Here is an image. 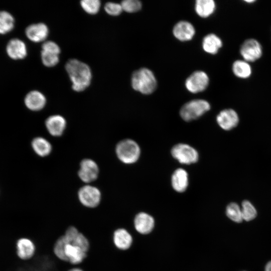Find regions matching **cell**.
Listing matches in <instances>:
<instances>
[{
    "label": "cell",
    "mask_w": 271,
    "mask_h": 271,
    "mask_svg": "<svg viewBox=\"0 0 271 271\" xmlns=\"http://www.w3.org/2000/svg\"><path fill=\"white\" fill-rule=\"evenodd\" d=\"M65 69L75 91H83L90 85L92 72L90 67L85 63L71 59L66 62Z\"/></svg>",
    "instance_id": "obj_1"
},
{
    "label": "cell",
    "mask_w": 271,
    "mask_h": 271,
    "mask_svg": "<svg viewBox=\"0 0 271 271\" xmlns=\"http://www.w3.org/2000/svg\"><path fill=\"white\" fill-rule=\"evenodd\" d=\"M227 216L232 221L239 223L242 220L241 210L235 203H230L226 207Z\"/></svg>",
    "instance_id": "obj_27"
},
{
    "label": "cell",
    "mask_w": 271,
    "mask_h": 271,
    "mask_svg": "<svg viewBox=\"0 0 271 271\" xmlns=\"http://www.w3.org/2000/svg\"><path fill=\"white\" fill-rule=\"evenodd\" d=\"M25 34L30 41L39 43L46 39L49 34V29L47 26L43 23L33 24L26 28Z\"/></svg>",
    "instance_id": "obj_13"
},
{
    "label": "cell",
    "mask_w": 271,
    "mask_h": 271,
    "mask_svg": "<svg viewBox=\"0 0 271 271\" xmlns=\"http://www.w3.org/2000/svg\"><path fill=\"white\" fill-rule=\"evenodd\" d=\"M172 156L180 163L191 164L196 163L199 158L197 151L191 146L185 144H178L171 150Z\"/></svg>",
    "instance_id": "obj_7"
},
{
    "label": "cell",
    "mask_w": 271,
    "mask_h": 271,
    "mask_svg": "<svg viewBox=\"0 0 271 271\" xmlns=\"http://www.w3.org/2000/svg\"><path fill=\"white\" fill-rule=\"evenodd\" d=\"M46 101L45 96L38 90L30 91L24 98V103L27 108L34 111L42 109Z\"/></svg>",
    "instance_id": "obj_17"
},
{
    "label": "cell",
    "mask_w": 271,
    "mask_h": 271,
    "mask_svg": "<svg viewBox=\"0 0 271 271\" xmlns=\"http://www.w3.org/2000/svg\"><path fill=\"white\" fill-rule=\"evenodd\" d=\"M115 152L121 162L126 164H131L138 161L141 151L139 146L135 141L125 139L117 144Z\"/></svg>",
    "instance_id": "obj_3"
},
{
    "label": "cell",
    "mask_w": 271,
    "mask_h": 271,
    "mask_svg": "<svg viewBox=\"0 0 271 271\" xmlns=\"http://www.w3.org/2000/svg\"><path fill=\"white\" fill-rule=\"evenodd\" d=\"M42 51L58 55H59L61 52V49L59 45L52 41H45L42 45Z\"/></svg>",
    "instance_id": "obj_33"
},
{
    "label": "cell",
    "mask_w": 271,
    "mask_h": 271,
    "mask_svg": "<svg viewBox=\"0 0 271 271\" xmlns=\"http://www.w3.org/2000/svg\"><path fill=\"white\" fill-rule=\"evenodd\" d=\"M174 36L179 40L187 41L191 40L195 34L194 26L190 23L181 21L177 23L173 29Z\"/></svg>",
    "instance_id": "obj_18"
},
{
    "label": "cell",
    "mask_w": 271,
    "mask_h": 271,
    "mask_svg": "<svg viewBox=\"0 0 271 271\" xmlns=\"http://www.w3.org/2000/svg\"><path fill=\"white\" fill-rule=\"evenodd\" d=\"M67 271H85L81 267L79 266H71Z\"/></svg>",
    "instance_id": "obj_34"
},
{
    "label": "cell",
    "mask_w": 271,
    "mask_h": 271,
    "mask_svg": "<svg viewBox=\"0 0 271 271\" xmlns=\"http://www.w3.org/2000/svg\"><path fill=\"white\" fill-rule=\"evenodd\" d=\"M246 2L247 3H252L254 2V1H246Z\"/></svg>",
    "instance_id": "obj_36"
},
{
    "label": "cell",
    "mask_w": 271,
    "mask_h": 271,
    "mask_svg": "<svg viewBox=\"0 0 271 271\" xmlns=\"http://www.w3.org/2000/svg\"><path fill=\"white\" fill-rule=\"evenodd\" d=\"M215 8V3L213 0H197L195 2V11L202 18H207L212 15Z\"/></svg>",
    "instance_id": "obj_23"
},
{
    "label": "cell",
    "mask_w": 271,
    "mask_h": 271,
    "mask_svg": "<svg viewBox=\"0 0 271 271\" xmlns=\"http://www.w3.org/2000/svg\"><path fill=\"white\" fill-rule=\"evenodd\" d=\"M154 218L148 214L140 212L137 214L133 220L135 229L141 234L150 233L154 227Z\"/></svg>",
    "instance_id": "obj_19"
},
{
    "label": "cell",
    "mask_w": 271,
    "mask_h": 271,
    "mask_svg": "<svg viewBox=\"0 0 271 271\" xmlns=\"http://www.w3.org/2000/svg\"><path fill=\"white\" fill-rule=\"evenodd\" d=\"M120 5L122 10L127 13H135L142 8V3L138 0H124Z\"/></svg>",
    "instance_id": "obj_31"
},
{
    "label": "cell",
    "mask_w": 271,
    "mask_h": 271,
    "mask_svg": "<svg viewBox=\"0 0 271 271\" xmlns=\"http://www.w3.org/2000/svg\"><path fill=\"white\" fill-rule=\"evenodd\" d=\"M222 46L221 40L215 34H209L203 38L202 47L206 53L215 54Z\"/></svg>",
    "instance_id": "obj_21"
},
{
    "label": "cell",
    "mask_w": 271,
    "mask_h": 271,
    "mask_svg": "<svg viewBox=\"0 0 271 271\" xmlns=\"http://www.w3.org/2000/svg\"><path fill=\"white\" fill-rule=\"evenodd\" d=\"M104 9L107 14L112 16H118L123 11L120 4L114 2L106 3Z\"/></svg>",
    "instance_id": "obj_32"
},
{
    "label": "cell",
    "mask_w": 271,
    "mask_h": 271,
    "mask_svg": "<svg viewBox=\"0 0 271 271\" xmlns=\"http://www.w3.org/2000/svg\"><path fill=\"white\" fill-rule=\"evenodd\" d=\"M216 121L218 125L225 130H230L238 123L239 118L237 113L232 109H225L217 115Z\"/></svg>",
    "instance_id": "obj_14"
},
{
    "label": "cell",
    "mask_w": 271,
    "mask_h": 271,
    "mask_svg": "<svg viewBox=\"0 0 271 271\" xmlns=\"http://www.w3.org/2000/svg\"><path fill=\"white\" fill-rule=\"evenodd\" d=\"M99 173L97 164L90 159L83 160L80 164L78 176L80 179L86 183H89L95 181Z\"/></svg>",
    "instance_id": "obj_11"
},
{
    "label": "cell",
    "mask_w": 271,
    "mask_h": 271,
    "mask_svg": "<svg viewBox=\"0 0 271 271\" xmlns=\"http://www.w3.org/2000/svg\"><path fill=\"white\" fill-rule=\"evenodd\" d=\"M210 109V104L203 99H194L184 104L180 111L183 119L186 121L197 119Z\"/></svg>",
    "instance_id": "obj_6"
},
{
    "label": "cell",
    "mask_w": 271,
    "mask_h": 271,
    "mask_svg": "<svg viewBox=\"0 0 271 271\" xmlns=\"http://www.w3.org/2000/svg\"><path fill=\"white\" fill-rule=\"evenodd\" d=\"M241 210L242 218L246 221L253 219L256 216V211L252 204L247 200H244L242 203Z\"/></svg>",
    "instance_id": "obj_29"
},
{
    "label": "cell",
    "mask_w": 271,
    "mask_h": 271,
    "mask_svg": "<svg viewBox=\"0 0 271 271\" xmlns=\"http://www.w3.org/2000/svg\"><path fill=\"white\" fill-rule=\"evenodd\" d=\"M265 271H271V261L269 262L266 265Z\"/></svg>",
    "instance_id": "obj_35"
},
{
    "label": "cell",
    "mask_w": 271,
    "mask_h": 271,
    "mask_svg": "<svg viewBox=\"0 0 271 271\" xmlns=\"http://www.w3.org/2000/svg\"><path fill=\"white\" fill-rule=\"evenodd\" d=\"M15 253L17 258L23 262L33 259L37 253V247L35 241L26 236H19L14 243Z\"/></svg>",
    "instance_id": "obj_4"
},
{
    "label": "cell",
    "mask_w": 271,
    "mask_h": 271,
    "mask_svg": "<svg viewBox=\"0 0 271 271\" xmlns=\"http://www.w3.org/2000/svg\"><path fill=\"white\" fill-rule=\"evenodd\" d=\"M131 84L134 90L144 94L152 93L157 86L154 73L147 68H140L132 73Z\"/></svg>",
    "instance_id": "obj_2"
},
{
    "label": "cell",
    "mask_w": 271,
    "mask_h": 271,
    "mask_svg": "<svg viewBox=\"0 0 271 271\" xmlns=\"http://www.w3.org/2000/svg\"><path fill=\"white\" fill-rule=\"evenodd\" d=\"M232 71L235 76L241 78H246L251 73L250 66L243 60L235 61L232 65Z\"/></svg>",
    "instance_id": "obj_25"
},
{
    "label": "cell",
    "mask_w": 271,
    "mask_h": 271,
    "mask_svg": "<svg viewBox=\"0 0 271 271\" xmlns=\"http://www.w3.org/2000/svg\"><path fill=\"white\" fill-rule=\"evenodd\" d=\"M112 240L116 249L125 251L131 247L133 242V238L127 229L125 227H118L113 231Z\"/></svg>",
    "instance_id": "obj_10"
},
{
    "label": "cell",
    "mask_w": 271,
    "mask_h": 271,
    "mask_svg": "<svg viewBox=\"0 0 271 271\" xmlns=\"http://www.w3.org/2000/svg\"><path fill=\"white\" fill-rule=\"evenodd\" d=\"M15 19L8 12L0 11V34L10 32L14 28Z\"/></svg>",
    "instance_id": "obj_24"
},
{
    "label": "cell",
    "mask_w": 271,
    "mask_h": 271,
    "mask_svg": "<svg viewBox=\"0 0 271 271\" xmlns=\"http://www.w3.org/2000/svg\"><path fill=\"white\" fill-rule=\"evenodd\" d=\"M240 54L246 62H253L258 59L262 55L261 47L254 39L245 41L240 48Z\"/></svg>",
    "instance_id": "obj_12"
},
{
    "label": "cell",
    "mask_w": 271,
    "mask_h": 271,
    "mask_svg": "<svg viewBox=\"0 0 271 271\" xmlns=\"http://www.w3.org/2000/svg\"><path fill=\"white\" fill-rule=\"evenodd\" d=\"M80 6L86 13L94 15L99 12L101 2L99 0H82L80 1Z\"/></svg>",
    "instance_id": "obj_28"
},
{
    "label": "cell",
    "mask_w": 271,
    "mask_h": 271,
    "mask_svg": "<svg viewBox=\"0 0 271 271\" xmlns=\"http://www.w3.org/2000/svg\"><path fill=\"white\" fill-rule=\"evenodd\" d=\"M64 252L67 262L72 266H80L85 260L88 254L87 252L78 245L67 241Z\"/></svg>",
    "instance_id": "obj_9"
},
{
    "label": "cell",
    "mask_w": 271,
    "mask_h": 271,
    "mask_svg": "<svg viewBox=\"0 0 271 271\" xmlns=\"http://www.w3.org/2000/svg\"><path fill=\"white\" fill-rule=\"evenodd\" d=\"M8 55L13 60H21L27 55V48L21 40L14 38L10 40L6 46Z\"/></svg>",
    "instance_id": "obj_15"
},
{
    "label": "cell",
    "mask_w": 271,
    "mask_h": 271,
    "mask_svg": "<svg viewBox=\"0 0 271 271\" xmlns=\"http://www.w3.org/2000/svg\"><path fill=\"white\" fill-rule=\"evenodd\" d=\"M77 199L80 204L88 209L98 208L102 201V194L97 188L86 185L81 187L77 193Z\"/></svg>",
    "instance_id": "obj_5"
},
{
    "label": "cell",
    "mask_w": 271,
    "mask_h": 271,
    "mask_svg": "<svg viewBox=\"0 0 271 271\" xmlns=\"http://www.w3.org/2000/svg\"><path fill=\"white\" fill-rule=\"evenodd\" d=\"M171 183L173 189L178 192H184L188 185L187 172L183 169L178 168L172 175Z\"/></svg>",
    "instance_id": "obj_20"
},
{
    "label": "cell",
    "mask_w": 271,
    "mask_h": 271,
    "mask_svg": "<svg viewBox=\"0 0 271 271\" xmlns=\"http://www.w3.org/2000/svg\"><path fill=\"white\" fill-rule=\"evenodd\" d=\"M66 240L62 235L60 236L55 242L53 252L55 256L59 260L67 262L66 257L65 255L64 248Z\"/></svg>",
    "instance_id": "obj_26"
},
{
    "label": "cell",
    "mask_w": 271,
    "mask_h": 271,
    "mask_svg": "<svg viewBox=\"0 0 271 271\" xmlns=\"http://www.w3.org/2000/svg\"><path fill=\"white\" fill-rule=\"evenodd\" d=\"M41 57L43 65L48 67H54L59 62V55L53 53L41 51Z\"/></svg>",
    "instance_id": "obj_30"
},
{
    "label": "cell",
    "mask_w": 271,
    "mask_h": 271,
    "mask_svg": "<svg viewBox=\"0 0 271 271\" xmlns=\"http://www.w3.org/2000/svg\"><path fill=\"white\" fill-rule=\"evenodd\" d=\"M209 81V77L205 72L196 71L187 78L185 85L189 92L196 93L206 89L208 85Z\"/></svg>",
    "instance_id": "obj_8"
},
{
    "label": "cell",
    "mask_w": 271,
    "mask_h": 271,
    "mask_svg": "<svg viewBox=\"0 0 271 271\" xmlns=\"http://www.w3.org/2000/svg\"><path fill=\"white\" fill-rule=\"evenodd\" d=\"M31 145L35 153L41 157L48 156L52 151L50 143L43 137L34 138L32 141Z\"/></svg>",
    "instance_id": "obj_22"
},
{
    "label": "cell",
    "mask_w": 271,
    "mask_h": 271,
    "mask_svg": "<svg viewBox=\"0 0 271 271\" xmlns=\"http://www.w3.org/2000/svg\"><path fill=\"white\" fill-rule=\"evenodd\" d=\"M45 125L49 133L54 137L61 136L66 126V121L61 115L56 114L48 117Z\"/></svg>",
    "instance_id": "obj_16"
}]
</instances>
